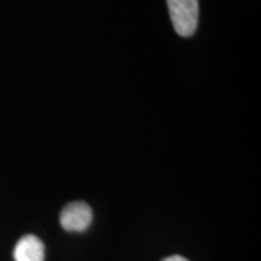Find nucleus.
<instances>
[{"instance_id": "obj_1", "label": "nucleus", "mask_w": 261, "mask_h": 261, "mask_svg": "<svg viewBox=\"0 0 261 261\" xmlns=\"http://www.w3.org/2000/svg\"><path fill=\"white\" fill-rule=\"evenodd\" d=\"M167 6L177 34L182 38L194 35L200 15L198 0H167Z\"/></svg>"}, {"instance_id": "obj_2", "label": "nucleus", "mask_w": 261, "mask_h": 261, "mask_svg": "<svg viewBox=\"0 0 261 261\" xmlns=\"http://www.w3.org/2000/svg\"><path fill=\"white\" fill-rule=\"evenodd\" d=\"M92 210L86 202H71L61 212L62 227L70 232H83L92 223Z\"/></svg>"}, {"instance_id": "obj_3", "label": "nucleus", "mask_w": 261, "mask_h": 261, "mask_svg": "<svg viewBox=\"0 0 261 261\" xmlns=\"http://www.w3.org/2000/svg\"><path fill=\"white\" fill-rule=\"evenodd\" d=\"M15 261H44L45 247L40 238L34 234L22 237L14 250Z\"/></svg>"}, {"instance_id": "obj_4", "label": "nucleus", "mask_w": 261, "mask_h": 261, "mask_svg": "<svg viewBox=\"0 0 261 261\" xmlns=\"http://www.w3.org/2000/svg\"><path fill=\"white\" fill-rule=\"evenodd\" d=\"M162 261H190V260L185 259L184 256H180V255H173V256L166 257V259L162 260Z\"/></svg>"}]
</instances>
